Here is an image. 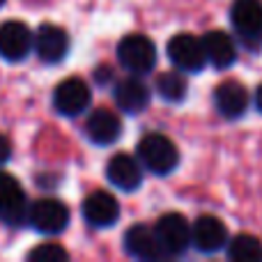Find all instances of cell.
Instances as JSON below:
<instances>
[{
	"label": "cell",
	"instance_id": "cell-16",
	"mask_svg": "<svg viewBox=\"0 0 262 262\" xmlns=\"http://www.w3.org/2000/svg\"><path fill=\"white\" fill-rule=\"evenodd\" d=\"M85 131L95 145H113L122 134V120L108 108H97L88 118Z\"/></svg>",
	"mask_w": 262,
	"mask_h": 262
},
{
	"label": "cell",
	"instance_id": "cell-19",
	"mask_svg": "<svg viewBox=\"0 0 262 262\" xmlns=\"http://www.w3.org/2000/svg\"><path fill=\"white\" fill-rule=\"evenodd\" d=\"M228 258L235 262H260L262 242L253 235H237L228 244Z\"/></svg>",
	"mask_w": 262,
	"mask_h": 262
},
{
	"label": "cell",
	"instance_id": "cell-5",
	"mask_svg": "<svg viewBox=\"0 0 262 262\" xmlns=\"http://www.w3.org/2000/svg\"><path fill=\"white\" fill-rule=\"evenodd\" d=\"M168 58H170V62L180 72H186V74H198L207 64L203 39L189 35V32H180V35L170 37V41H168Z\"/></svg>",
	"mask_w": 262,
	"mask_h": 262
},
{
	"label": "cell",
	"instance_id": "cell-18",
	"mask_svg": "<svg viewBox=\"0 0 262 262\" xmlns=\"http://www.w3.org/2000/svg\"><path fill=\"white\" fill-rule=\"evenodd\" d=\"M203 46L207 62L214 64L216 69H228L237 60V46L230 35L223 30H209L203 35Z\"/></svg>",
	"mask_w": 262,
	"mask_h": 262
},
{
	"label": "cell",
	"instance_id": "cell-17",
	"mask_svg": "<svg viewBox=\"0 0 262 262\" xmlns=\"http://www.w3.org/2000/svg\"><path fill=\"white\" fill-rule=\"evenodd\" d=\"M214 106L216 111L228 120L239 118L249 106V95L246 88L237 81H223L221 85L214 90Z\"/></svg>",
	"mask_w": 262,
	"mask_h": 262
},
{
	"label": "cell",
	"instance_id": "cell-3",
	"mask_svg": "<svg viewBox=\"0 0 262 262\" xmlns=\"http://www.w3.org/2000/svg\"><path fill=\"white\" fill-rule=\"evenodd\" d=\"M30 216V205L16 177L0 170V221L7 226H23Z\"/></svg>",
	"mask_w": 262,
	"mask_h": 262
},
{
	"label": "cell",
	"instance_id": "cell-8",
	"mask_svg": "<svg viewBox=\"0 0 262 262\" xmlns=\"http://www.w3.org/2000/svg\"><path fill=\"white\" fill-rule=\"evenodd\" d=\"M35 35L23 21L0 23V58L7 62H21L32 51Z\"/></svg>",
	"mask_w": 262,
	"mask_h": 262
},
{
	"label": "cell",
	"instance_id": "cell-9",
	"mask_svg": "<svg viewBox=\"0 0 262 262\" xmlns=\"http://www.w3.org/2000/svg\"><path fill=\"white\" fill-rule=\"evenodd\" d=\"M37 58L46 64H58L67 58L69 53V35L60 26L53 23H41L35 32V41H32Z\"/></svg>",
	"mask_w": 262,
	"mask_h": 262
},
{
	"label": "cell",
	"instance_id": "cell-13",
	"mask_svg": "<svg viewBox=\"0 0 262 262\" xmlns=\"http://www.w3.org/2000/svg\"><path fill=\"white\" fill-rule=\"evenodd\" d=\"M113 99L118 104V108L127 115H136L140 111H145L149 106V88L140 81L136 74H131L129 78H120L115 83Z\"/></svg>",
	"mask_w": 262,
	"mask_h": 262
},
{
	"label": "cell",
	"instance_id": "cell-24",
	"mask_svg": "<svg viewBox=\"0 0 262 262\" xmlns=\"http://www.w3.org/2000/svg\"><path fill=\"white\" fill-rule=\"evenodd\" d=\"M3 3H5V0H0V7H3Z\"/></svg>",
	"mask_w": 262,
	"mask_h": 262
},
{
	"label": "cell",
	"instance_id": "cell-22",
	"mask_svg": "<svg viewBox=\"0 0 262 262\" xmlns=\"http://www.w3.org/2000/svg\"><path fill=\"white\" fill-rule=\"evenodd\" d=\"M9 157H12V145H9V140L5 138L3 134H0V166L7 163Z\"/></svg>",
	"mask_w": 262,
	"mask_h": 262
},
{
	"label": "cell",
	"instance_id": "cell-2",
	"mask_svg": "<svg viewBox=\"0 0 262 262\" xmlns=\"http://www.w3.org/2000/svg\"><path fill=\"white\" fill-rule=\"evenodd\" d=\"M118 60L129 74L143 76L157 64V46L145 35H127L118 44Z\"/></svg>",
	"mask_w": 262,
	"mask_h": 262
},
{
	"label": "cell",
	"instance_id": "cell-7",
	"mask_svg": "<svg viewBox=\"0 0 262 262\" xmlns=\"http://www.w3.org/2000/svg\"><path fill=\"white\" fill-rule=\"evenodd\" d=\"M28 221L41 235H58L69 226V209L55 198H41L30 205Z\"/></svg>",
	"mask_w": 262,
	"mask_h": 262
},
{
	"label": "cell",
	"instance_id": "cell-11",
	"mask_svg": "<svg viewBox=\"0 0 262 262\" xmlns=\"http://www.w3.org/2000/svg\"><path fill=\"white\" fill-rule=\"evenodd\" d=\"M83 219L92 228H111L120 219V205L108 191H95L83 200Z\"/></svg>",
	"mask_w": 262,
	"mask_h": 262
},
{
	"label": "cell",
	"instance_id": "cell-14",
	"mask_svg": "<svg viewBox=\"0 0 262 262\" xmlns=\"http://www.w3.org/2000/svg\"><path fill=\"white\" fill-rule=\"evenodd\" d=\"M106 177L120 191H136L143 184V163L129 154H115L106 166Z\"/></svg>",
	"mask_w": 262,
	"mask_h": 262
},
{
	"label": "cell",
	"instance_id": "cell-10",
	"mask_svg": "<svg viewBox=\"0 0 262 262\" xmlns=\"http://www.w3.org/2000/svg\"><path fill=\"white\" fill-rule=\"evenodd\" d=\"M230 18L244 44H258L262 39V3L260 0H235Z\"/></svg>",
	"mask_w": 262,
	"mask_h": 262
},
{
	"label": "cell",
	"instance_id": "cell-4",
	"mask_svg": "<svg viewBox=\"0 0 262 262\" xmlns=\"http://www.w3.org/2000/svg\"><path fill=\"white\" fill-rule=\"evenodd\" d=\"M90 101H92L90 85L83 78H76V76L60 81L53 90V106L64 118H78V115H83L90 108Z\"/></svg>",
	"mask_w": 262,
	"mask_h": 262
},
{
	"label": "cell",
	"instance_id": "cell-6",
	"mask_svg": "<svg viewBox=\"0 0 262 262\" xmlns=\"http://www.w3.org/2000/svg\"><path fill=\"white\" fill-rule=\"evenodd\" d=\"M163 253L166 255H182L191 246V226L182 214L170 212L163 214L154 226Z\"/></svg>",
	"mask_w": 262,
	"mask_h": 262
},
{
	"label": "cell",
	"instance_id": "cell-1",
	"mask_svg": "<svg viewBox=\"0 0 262 262\" xmlns=\"http://www.w3.org/2000/svg\"><path fill=\"white\" fill-rule=\"evenodd\" d=\"M136 152H138V161L143 163V168L154 175H168L180 163V152H177L175 143L163 134L143 136Z\"/></svg>",
	"mask_w": 262,
	"mask_h": 262
},
{
	"label": "cell",
	"instance_id": "cell-15",
	"mask_svg": "<svg viewBox=\"0 0 262 262\" xmlns=\"http://www.w3.org/2000/svg\"><path fill=\"white\" fill-rule=\"evenodd\" d=\"M124 249L136 260H159L163 258V249L159 244V237L154 228H147L143 223H136L124 235Z\"/></svg>",
	"mask_w": 262,
	"mask_h": 262
},
{
	"label": "cell",
	"instance_id": "cell-23",
	"mask_svg": "<svg viewBox=\"0 0 262 262\" xmlns=\"http://www.w3.org/2000/svg\"><path fill=\"white\" fill-rule=\"evenodd\" d=\"M255 106H258V111L262 113V85L258 88V92H255Z\"/></svg>",
	"mask_w": 262,
	"mask_h": 262
},
{
	"label": "cell",
	"instance_id": "cell-12",
	"mask_svg": "<svg viewBox=\"0 0 262 262\" xmlns=\"http://www.w3.org/2000/svg\"><path fill=\"white\" fill-rule=\"evenodd\" d=\"M191 244L200 253H216L226 249L228 244V230L221 219L216 216H200L191 226Z\"/></svg>",
	"mask_w": 262,
	"mask_h": 262
},
{
	"label": "cell",
	"instance_id": "cell-21",
	"mask_svg": "<svg viewBox=\"0 0 262 262\" xmlns=\"http://www.w3.org/2000/svg\"><path fill=\"white\" fill-rule=\"evenodd\" d=\"M28 260L30 262H64V260H69V253L60 244H41L28 253Z\"/></svg>",
	"mask_w": 262,
	"mask_h": 262
},
{
	"label": "cell",
	"instance_id": "cell-20",
	"mask_svg": "<svg viewBox=\"0 0 262 262\" xmlns=\"http://www.w3.org/2000/svg\"><path fill=\"white\" fill-rule=\"evenodd\" d=\"M157 92L161 99L177 104L186 97V78L177 72H166L157 78Z\"/></svg>",
	"mask_w": 262,
	"mask_h": 262
}]
</instances>
